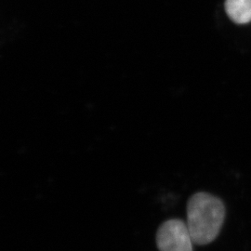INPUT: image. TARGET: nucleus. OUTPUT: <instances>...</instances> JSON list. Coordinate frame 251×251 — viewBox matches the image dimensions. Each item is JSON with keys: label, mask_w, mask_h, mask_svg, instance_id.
<instances>
[{"label": "nucleus", "mask_w": 251, "mask_h": 251, "mask_svg": "<svg viewBox=\"0 0 251 251\" xmlns=\"http://www.w3.org/2000/svg\"><path fill=\"white\" fill-rule=\"evenodd\" d=\"M225 206L207 193L192 196L187 203V226L195 244L205 246L218 237L225 223Z\"/></svg>", "instance_id": "1"}, {"label": "nucleus", "mask_w": 251, "mask_h": 251, "mask_svg": "<svg viewBox=\"0 0 251 251\" xmlns=\"http://www.w3.org/2000/svg\"><path fill=\"white\" fill-rule=\"evenodd\" d=\"M225 10L237 25H246L251 21V0H226Z\"/></svg>", "instance_id": "3"}, {"label": "nucleus", "mask_w": 251, "mask_h": 251, "mask_svg": "<svg viewBox=\"0 0 251 251\" xmlns=\"http://www.w3.org/2000/svg\"><path fill=\"white\" fill-rule=\"evenodd\" d=\"M155 242L159 251H194L187 224L179 219L163 223L156 232Z\"/></svg>", "instance_id": "2"}]
</instances>
